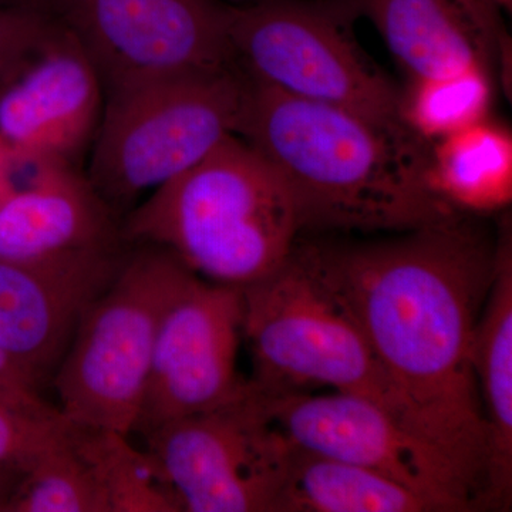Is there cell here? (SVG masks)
<instances>
[{
    "mask_svg": "<svg viewBox=\"0 0 512 512\" xmlns=\"http://www.w3.org/2000/svg\"><path fill=\"white\" fill-rule=\"evenodd\" d=\"M0 400L37 413L57 412L40 399L37 383L0 350Z\"/></svg>",
    "mask_w": 512,
    "mask_h": 512,
    "instance_id": "24",
    "label": "cell"
},
{
    "mask_svg": "<svg viewBox=\"0 0 512 512\" xmlns=\"http://www.w3.org/2000/svg\"><path fill=\"white\" fill-rule=\"evenodd\" d=\"M242 322L241 288L214 284L191 272L161 318L134 431L146 436L247 392L249 382L237 370Z\"/></svg>",
    "mask_w": 512,
    "mask_h": 512,
    "instance_id": "10",
    "label": "cell"
},
{
    "mask_svg": "<svg viewBox=\"0 0 512 512\" xmlns=\"http://www.w3.org/2000/svg\"><path fill=\"white\" fill-rule=\"evenodd\" d=\"M256 390L293 447L375 470L429 498L440 512L473 511L444 461L373 400Z\"/></svg>",
    "mask_w": 512,
    "mask_h": 512,
    "instance_id": "11",
    "label": "cell"
},
{
    "mask_svg": "<svg viewBox=\"0 0 512 512\" xmlns=\"http://www.w3.org/2000/svg\"><path fill=\"white\" fill-rule=\"evenodd\" d=\"M497 76L487 67L453 76L409 79L400 90L399 113L404 127L434 143L490 119Z\"/></svg>",
    "mask_w": 512,
    "mask_h": 512,
    "instance_id": "20",
    "label": "cell"
},
{
    "mask_svg": "<svg viewBox=\"0 0 512 512\" xmlns=\"http://www.w3.org/2000/svg\"><path fill=\"white\" fill-rule=\"evenodd\" d=\"M110 210L72 164L33 165L28 184L0 201V259L33 262L119 244Z\"/></svg>",
    "mask_w": 512,
    "mask_h": 512,
    "instance_id": "14",
    "label": "cell"
},
{
    "mask_svg": "<svg viewBox=\"0 0 512 512\" xmlns=\"http://www.w3.org/2000/svg\"><path fill=\"white\" fill-rule=\"evenodd\" d=\"M107 90L234 60L220 0H47Z\"/></svg>",
    "mask_w": 512,
    "mask_h": 512,
    "instance_id": "9",
    "label": "cell"
},
{
    "mask_svg": "<svg viewBox=\"0 0 512 512\" xmlns=\"http://www.w3.org/2000/svg\"><path fill=\"white\" fill-rule=\"evenodd\" d=\"M349 18L338 0L229 6V46L252 79L298 99L406 128L399 113L400 90L348 35L343 25Z\"/></svg>",
    "mask_w": 512,
    "mask_h": 512,
    "instance_id": "7",
    "label": "cell"
},
{
    "mask_svg": "<svg viewBox=\"0 0 512 512\" xmlns=\"http://www.w3.org/2000/svg\"><path fill=\"white\" fill-rule=\"evenodd\" d=\"M466 13L474 28L480 33L488 50L494 57L500 56L511 46L503 19V10L495 0H454Z\"/></svg>",
    "mask_w": 512,
    "mask_h": 512,
    "instance_id": "25",
    "label": "cell"
},
{
    "mask_svg": "<svg viewBox=\"0 0 512 512\" xmlns=\"http://www.w3.org/2000/svg\"><path fill=\"white\" fill-rule=\"evenodd\" d=\"M141 245L84 313L57 366V410L76 426L136 430L161 318L191 274L165 249Z\"/></svg>",
    "mask_w": 512,
    "mask_h": 512,
    "instance_id": "6",
    "label": "cell"
},
{
    "mask_svg": "<svg viewBox=\"0 0 512 512\" xmlns=\"http://www.w3.org/2000/svg\"><path fill=\"white\" fill-rule=\"evenodd\" d=\"M80 456L92 468L109 512H183L173 485L150 451H141L128 434L70 423Z\"/></svg>",
    "mask_w": 512,
    "mask_h": 512,
    "instance_id": "19",
    "label": "cell"
},
{
    "mask_svg": "<svg viewBox=\"0 0 512 512\" xmlns=\"http://www.w3.org/2000/svg\"><path fill=\"white\" fill-rule=\"evenodd\" d=\"M238 136L291 191L302 229L410 231L454 217L429 190V143L249 77Z\"/></svg>",
    "mask_w": 512,
    "mask_h": 512,
    "instance_id": "2",
    "label": "cell"
},
{
    "mask_svg": "<svg viewBox=\"0 0 512 512\" xmlns=\"http://www.w3.org/2000/svg\"><path fill=\"white\" fill-rule=\"evenodd\" d=\"M126 254L117 244L42 261L0 259V350L39 383L57 369Z\"/></svg>",
    "mask_w": 512,
    "mask_h": 512,
    "instance_id": "13",
    "label": "cell"
},
{
    "mask_svg": "<svg viewBox=\"0 0 512 512\" xmlns=\"http://www.w3.org/2000/svg\"><path fill=\"white\" fill-rule=\"evenodd\" d=\"M19 170L8 144L0 138V201L15 188V173Z\"/></svg>",
    "mask_w": 512,
    "mask_h": 512,
    "instance_id": "26",
    "label": "cell"
},
{
    "mask_svg": "<svg viewBox=\"0 0 512 512\" xmlns=\"http://www.w3.org/2000/svg\"><path fill=\"white\" fill-rule=\"evenodd\" d=\"M19 476V471L0 470V511H6Z\"/></svg>",
    "mask_w": 512,
    "mask_h": 512,
    "instance_id": "27",
    "label": "cell"
},
{
    "mask_svg": "<svg viewBox=\"0 0 512 512\" xmlns=\"http://www.w3.org/2000/svg\"><path fill=\"white\" fill-rule=\"evenodd\" d=\"M6 512H109L92 468L74 446L70 421L63 436L23 468Z\"/></svg>",
    "mask_w": 512,
    "mask_h": 512,
    "instance_id": "21",
    "label": "cell"
},
{
    "mask_svg": "<svg viewBox=\"0 0 512 512\" xmlns=\"http://www.w3.org/2000/svg\"><path fill=\"white\" fill-rule=\"evenodd\" d=\"M59 19L47 0L0 6V89L55 32Z\"/></svg>",
    "mask_w": 512,
    "mask_h": 512,
    "instance_id": "23",
    "label": "cell"
},
{
    "mask_svg": "<svg viewBox=\"0 0 512 512\" xmlns=\"http://www.w3.org/2000/svg\"><path fill=\"white\" fill-rule=\"evenodd\" d=\"M69 421L59 410L37 413L0 400V470L22 473L30 461L55 443Z\"/></svg>",
    "mask_w": 512,
    "mask_h": 512,
    "instance_id": "22",
    "label": "cell"
},
{
    "mask_svg": "<svg viewBox=\"0 0 512 512\" xmlns=\"http://www.w3.org/2000/svg\"><path fill=\"white\" fill-rule=\"evenodd\" d=\"M103 80L66 26L0 89V138L19 168L67 163L96 134L103 113Z\"/></svg>",
    "mask_w": 512,
    "mask_h": 512,
    "instance_id": "12",
    "label": "cell"
},
{
    "mask_svg": "<svg viewBox=\"0 0 512 512\" xmlns=\"http://www.w3.org/2000/svg\"><path fill=\"white\" fill-rule=\"evenodd\" d=\"M183 512H275L292 444L249 382L238 399L144 436Z\"/></svg>",
    "mask_w": 512,
    "mask_h": 512,
    "instance_id": "8",
    "label": "cell"
},
{
    "mask_svg": "<svg viewBox=\"0 0 512 512\" xmlns=\"http://www.w3.org/2000/svg\"><path fill=\"white\" fill-rule=\"evenodd\" d=\"M275 512H440L423 495L370 468L292 446Z\"/></svg>",
    "mask_w": 512,
    "mask_h": 512,
    "instance_id": "18",
    "label": "cell"
},
{
    "mask_svg": "<svg viewBox=\"0 0 512 512\" xmlns=\"http://www.w3.org/2000/svg\"><path fill=\"white\" fill-rule=\"evenodd\" d=\"M249 76L231 64L107 90L89 181L116 215L190 170L244 117Z\"/></svg>",
    "mask_w": 512,
    "mask_h": 512,
    "instance_id": "4",
    "label": "cell"
},
{
    "mask_svg": "<svg viewBox=\"0 0 512 512\" xmlns=\"http://www.w3.org/2000/svg\"><path fill=\"white\" fill-rule=\"evenodd\" d=\"M427 187L454 214L504 211L512 201V134L491 119L429 144Z\"/></svg>",
    "mask_w": 512,
    "mask_h": 512,
    "instance_id": "17",
    "label": "cell"
},
{
    "mask_svg": "<svg viewBox=\"0 0 512 512\" xmlns=\"http://www.w3.org/2000/svg\"><path fill=\"white\" fill-rule=\"evenodd\" d=\"M471 218L454 215L390 241L302 245L362 329L406 429L483 510L488 440L471 345L495 242Z\"/></svg>",
    "mask_w": 512,
    "mask_h": 512,
    "instance_id": "1",
    "label": "cell"
},
{
    "mask_svg": "<svg viewBox=\"0 0 512 512\" xmlns=\"http://www.w3.org/2000/svg\"><path fill=\"white\" fill-rule=\"evenodd\" d=\"M242 301V336L254 360L256 389L326 386L357 394L380 404L406 429L362 329L315 271L302 242L296 241L278 271L242 288Z\"/></svg>",
    "mask_w": 512,
    "mask_h": 512,
    "instance_id": "5",
    "label": "cell"
},
{
    "mask_svg": "<svg viewBox=\"0 0 512 512\" xmlns=\"http://www.w3.org/2000/svg\"><path fill=\"white\" fill-rule=\"evenodd\" d=\"M495 241L493 278L471 345V365L487 429L484 508L507 510L512 498V241L504 218Z\"/></svg>",
    "mask_w": 512,
    "mask_h": 512,
    "instance_id": "15",
    "label": "cell"
},
{
    "mask_svg": "<svg viewBox=\"0 0 512 512\" xmlns=\"http://www.w3.org/2000/svg\"><path fill=\"white\" fill-rule=\"evenodd\" d=\"M350 18L375 25L409 79L453 76L494 60L480 33L454 0H338ZM498 80V77H497Z\"/></svg>",
    "mask_w": 512,
    "mask_h": 512,
    "instance_id": "16",
    "label": "cell"
},
{
    "mask_svg": "<svg viewBox=\"0 0 512 512\" xmlns=\"http://www.w3.org/2000/svg\"><path fill=\"white\" fill-rule=\"evenodd\" d=\"M301 232L291 191L238 134L127 215L121 237L170 252L192 274L247 288L288 261Z\"/></svg>",
    "mask_w": 512,
    "mask_h": 512,
    "instance_id": "3",
    "label": "cell"
},
{
    "mask_svg": "<svg viewBox=\"0 0 512 512\" xmlns=\"http://www.w3.org/2000/svg\"><path fill=\"white\" fill-rule=\"evenodd\" d=\"M42 2V0H0V6L29 5V3Z\"/></svg>",
    "mask_w": 512,
    "mask_h": 512,
    "instance_id": "28",
    "label": "cell"
},
{
    "mask_svg": "<svg viewBox=\"0 0 512 512\" xmlns=\"http://www.w3.org/2000/svg\"><path fill=\"white\" fill-rule=\"evenodd\" d=\"M495 3L500 6V9L503 10V12H511L512 0H495Z\"/></svg>",
    "mask_w": 512,
    "mask_h": 512,
    "instance_id": "29",
    "label": "cell"
}]
</instances>
